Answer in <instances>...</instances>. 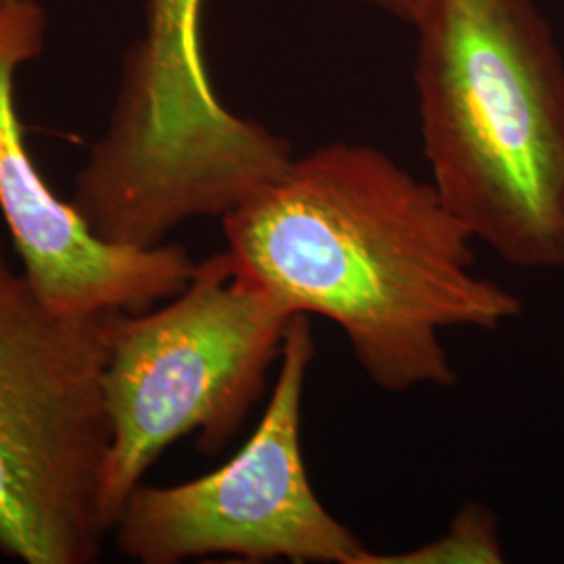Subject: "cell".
<instances>
[{"instance_id": "cell-9", "label": "cell", "mask_w": 564, "mask_h": 564, "mask_svg": "<svg viewBox=\"0 0 564 564\" xmlns=\"http://www.w3.org/2000/svg\"><path fill=\"white\" fill-rule=\"evenodd\" d=\"M356 2L372 7L381 13L395 18V20L414 25L416 21L423 18L424 11L431 7L433 0H356Z\"/></svg>"}, {"instance_id": "cell-8", "label": "cell", "mask_w": 564, "mask_h": 564, "mask_svg": "<svg viewBox=\"0 0 564 564\" xmlns=\"http://www.w3.org/2000/svg\"><path fill=\"white\" fill-rule=\"evenodd\" d=\"M505 547L496 514L479 502L464 505L442 538L402 554L368 552L364 564H500Z\"/></svg>"}, {"instance_id": "cell-4", "label": "cell", "mask_w": 564, "mask_h": 564, "mask_svg": "<svg viewBox=\"0 0 564 564\" xmlns=\"http://www.w3.org/2000/svg\"><path fill=\"white\" fill-rule=\"evenodd\" d=\"M297 314L226 249L195 265L174 297L116 312L102 372L111 442L102 468L107 531L170 445L223 452L260 402Z\"/></svg>"}, {"instance_id": "cell-1", "label": "cell", "mask_w": 564, "mask_h": 564, "mask_svg": "<svg viewBox=\"0 0 564 564\" xmlns=\"http://www.w3.org/2000/svg\"><path fill=\"white\" fill-rule=\"evenodd\" d=\"M226 249L295 314L337 324L383 391L449 389L442 333L498 330L523 302L477 272L475 237L387 153L330 142L224 216Z\"/></svg>"}, {"instance_id": "cell-3", "label": "cell", "mask_w": 564, "mask_h": 564, "mask_svg": "<svg viewBox=\"0 0 564 564\" xmlns=\"http://www.w3.org/2000/svg\"><path fill=\"white\" fill-rule=\"evenodd\" d=\"M205 0H147L101 139L74 186L95 235L158 247L191 220L228 216L293 162L291 144L232 113L203 53Z\"/></svg>"}, {"instance_id": "cell-5", "label": "cell", "mask_w": 564, "mask_h": 564, "mask_svg": "<svg viewBox=\"0 0 564 564\" xmlns=\"http://www.w3.org/2000/svg\"><path fill=\"white\" fill-rule=\"evenodd\" d=\"M113 314L51 310L0 235V552L13 561L101 556L111 442L102 372Z\"/></svg>"}, {"instance_id": "cell-7", "label": "cell", "mask_w": 564, "mask_h": 564, "mask_svg": "<svg viewBox=\"0 0 564 564\" xmlns=\"http://www.w3.org/2000/svg\"><path fill=\"white\" fill-rule=\"evenodd\" d=\"M46 28L41 0H0V220L21 272L51 310L144 312L182 291L197 263L176 242L105 241L44 181L25 144L15 84L21 67L44 53Z\"/></svg>"}, {"instance_id": "cell-6", "label": "cell", "mask_w": 564, "mask_h": 564, "mask_svg": "<svg viewBox=\"0 0 564 564\" xmlns=\"http://www.w3.org/2000/svg\"><path fill=\"white\" fill-rule=\"evenodd\" d=\"M314 354L310 318L297 314L284 337L270 402L241 449L197 479L141 484L132 491L111 529L126 558L364 564L370 550L324 508L303 460V387Z\"/></svg>"}, {"instance_id": "cell-2", "label": "cell", "mask_w": 564, "mask_h": 564, "mask_svg": "<svg viewBox=\"0 0 564 564\" xmlns=\"http://www.w3.org/2000/svg\"><path fill=\"white\" fill-rule=\"evenodd\" d=\"M414 86L431 184L514 268H564V63L533 0H433Z\"/></svg>"}]
</instances>
